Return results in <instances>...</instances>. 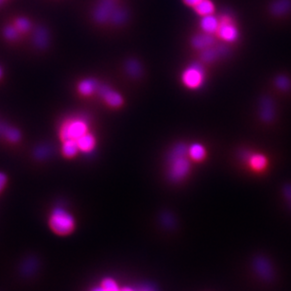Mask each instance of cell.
<instances>
[{
    "instance_id": "obj_1",
    "label": "cell",
    "mask_w": 291,
    "mask_h": 291,
    "mask_svg": "<svg viewBox=\"0 0 291 291\" xmlns=\"http://www.w3.org/2000/svg\"><path fill=\"white\" fill-rule=\"evenodd\" d=\"M193 162L187 153L185 144H177L170 152L168 159V176L173 182L185 180L192 171Z\"/></svg>"
},
{
    "instance_id": "obj_2",
    "label": "cell",
    "mask_w": 291,
    "mask_h": 291,
    "mask_svg": "<svg viewBox=\"0 0 291 291\" xmlns=\"http://www.w3.org/2000/svg\"><path fill=\"white\" fill-rule=\"evenodd\" d=\"M91 131L90 123L86 117L75 116L62 122L60 128L61 142L66 140L77 141L82 135Z\"/></svg>"
},
{
    "instance_id": "obj_3",
    "label": "cell",
    "mask_w": 291,
    "mask_h": 291,
    "mask_svg": "<svg viewBox=\"0 0 291 291\" xmlns=\"http://www.w3.org/2000/svg\"><path fill=\"white\" fill-rule=\"evenodd\" d=\"M206 77V69L202 62H194L181 72V84L189 90H199L204 85Z\"/></svg>"
},
{
    "instance_id": "obj_4",
    "label": "cell",
    "mask_w": 291,
    "mask_h": 291,
    "mask_svg": "<svg viewBox=\"0 0 291 291\" xmlns=\"http://www.w3.org/2000/svg\"><path fill=\"white\" fill-rule=\"evenodd\" d=\"M50 226L55 233L59 235H67L74 231L76 222L69 212L57 207L51 213Z\"/></svg>"
},
{
    "instance_id": "obj_5",
    "label": "cell",
    "mask_w": 291,
    "mask_h": 291,
    "mask_svg": "<svg viewBox=\"0 0 291 291\" xmlns=\"http://www.w3.org/2000/svg\"><path fill=\"white\" fill-rule=\"evenodd\" d=\"M238 30L234 22L229 15H223L220 18V26L216 32V37L225 43H234L238 39Z\"/></svg>"
},
{
    "instance_id": "obj_6",
    "label": "cell",
    "mask_w": 291,
    "mask_h": 291,
    "mask_svg": "<svg viewBox=\"0 0 291 291\" xmlns=\"http://www.w3.org/2000/svg\"><path fill=\"white\" fill-rule=\"evenodd\" d=\"M98 95L104 104L112 109H119L125 104V99L122 94L105 84H101Z\"/></svg>"
},
{
    "instance_id": "obj_7",
    "label": "cell",
    "mask_w": 291,
    "mask_h": 291,
    "mask_svg": "<svg viewBox=\"0 0 291 291\" xmlns=\"http://www.w3.org/2000/svg\"><path fill=\"white\" fill-rule=\"evenodd\" d=\"M215 44H216L215 35L207 34L202 31L201 33L194 35L191 39V47L195 51H199V52L211 48L213 46H215Z\"/></svg>"
},
{
    "instance_id": "obj_8",
    "label": "cell",
    "mask_w": 291,
    "mask_h": 291,
    "mask_svg": "<svg viewBox=\"0 0 291 291\" xmlns=\"http://www.w3.org/2000/svg\"><path fill=\"white\" fill-rule=\"evenodd\" d=\"M101 83L94 78H86L80 80L77 85V91L83 98H91L98 94Z\"/></svg>"
},
{
    "instance_id": "obj_9",
    "label": "cell",
    "mask_w": 291,
    "mask_h": 291,
    "mask_svg": "<svg viewBox=\"0 0 291 291\" xmlns=\"http://www.w3.org/2000/svg\"><path fill=\"white\" fill-rule=\"evenodd\" d=\"M243 158L247 161L249 167L253 171L261 172L268 167V159L261 153H250L245 151V153H243Z\"/></svg>"
},
{
    "instance_id": "obj_10",
    "label": "cell",
    "mask_w": 291,
    "mask_h": 291,
    "mask_svg": "<svg viewBox=\"0 0 291 291\" xmlns=\"http://www.w3.org/2000/svg\"><path fill=\"white\" fill-rule=\"evenodd\" d=\"M76 142L79 147L80 153H84V154L92 153L96 150L97 145H98L97 137H96L95 133H93L91 131L85 133L84 135H82Z\"/></svg>"
},
{
    "instance_id": "obj_11",
    "label": "cell",
    "mask_w": 291,
    "mask_h": 291,
    "mask_svg": "<svg viewBox=\"0 0 291 291\" xmlns=\"http://www.w3.org/2000/svg\"><path fill=\"white\" fill-rule=\"evenodd\" d=\"M254 270L262 279L266 281H271L273 278V270L270 261L264 257H257L254 263Z\"/></svg>"
},
{
    "instance_id": "obj_12",
    "label": "cell",
    "mask_w": 291,
    "mask_h": 291,
    "mask_svg": "<svg viewBox=\"0 0 291 291\" xmlns=\"http://www.w3.org/2000/svg\"><path fill=\"white\" fill-rule=\"evenodd\" d=\"M187 153L190 160L194 163H202L207 158V149L206 147L199 143L195 142L187 146Z\"/></svg>"
},
{
    "instance_id": "obj_13",
    "label": "cell",
    "mask_w": 291,
    "mask_h": 291,
    "mask_svg": "<svg viewBox=\"0 0 291 291\" xmlns=\"http://www.w3.org/2000/svg\"><path fill=\"white\" fill-rule=\"evenodd\" d=\"M220 26V18L215 14H210L201 17L200 21V29L202 32L216 35V32Z\"/></svg>"
},
{
    "instance_id": "obj_14",
    "label": "cell",
    "mask_w": 291,
    "mask_h": 291,
    "mask_svg": "<svg viewBox=\"0 0 291 291\" xmlns=\"http://www.w3.org/2000/svg\"><path fill=\"white\" fill-rule=\"evenodd\" d=\"M114 9L113 3L110 1H104L102 2L99 8L96 10L95 12V18L97 21L103 23L108 20L112 15V11Z\"/></svg>"
},
{
    "instance_id": "obj_15",
    "label": "cell",
    "mask_w": 291,
    "mask_h": 291,
    "mask_svg": "<svg viewBox=\"0 0 291 291\" xmlns=\"http://www.w3.org/2000/svg\"><path fill=\"white\" fill-rule=\"evenodd\" d=\"M194 11L199 15V16H206L214 14L216 10V6L212 0H201L200 3H198L194 8Z\"/></svg>"
},
{
    "instance_id": "obj_16",
    "label": "cell",
    "mask_w": 291,
    "mask_h": 291,
    "mask_svg": "<svg viewBox=\"0 0 291 291\" xmlns=\"http://www.w3.org/2000/svg\"><path fill=\"white\" fill-rule=\"evenodd\" d=\"M61 152L62 155L67 159L75 158L80 153L77 142L75 140L63 141L61 146Z\"/></svg>"
},
{
    "instance_id": "obj_17",
    "label": "cell",
    "mask_w": 291,
    "mask_h": 291,
    "mask_svg": "<svg viewBox=\"0 0 291 291\" xmlns=\"http://www.w3.org/2000/svg\"><path fill=\"white\" fill-rule=\"evenodd\" d=\"M261 117L266 122H270L274 117V105L270 98H264L262 100Z\"/></svg>"
},
{
    "instance_id": "obj_18",
    "label": "cell",
    "mask_w": 291,
    "mask_h": 291,
    "mask_svg": "<svg viewBox=\"0 0 291 291\" xmlns=\"http://www.w3.org/2000/svg\"><path fill=\"white\" fill-rule=\"evenodd\" d=\"M291 9V0H276L271 5V12L274 15H284L287 12H289Z\"/></svg>"
},
{
    "instance_id": "obj_19",
    "label": "cell",
    "mask_w": 291,
    "mask_h": 291,
    "mask_svg": "<svg viewBox=\"0 0 291 291\" xmlns=\"http://www.w3.org/2000/svg\"><path fill=\"white\" fill-rule=\"evenodd\" d=\"M201 54V60L202 63H209V62H213L217 60L220 55L221 54V51H219L218 49H216L214 46L206 49L205 51H202L200 52Z\"/></svg>"
},
{
    "instance_id": "obj_20",
    "label": "cell",
    "mask_w": 291,
    "mask_h": 291,
    "mask_svg": "<svg viewBox=\"0 0 291 291\" xmlns=\"http://www.w3.org/2000/svg\"><path fill=\"white\" fill-rule=\"evenodd\" d=\"M5 135V137L10 140V142H17L20 139V132L12 129V128H8V127H4V126H0V133H2Z\"/></svg>"
},
{
    "instance_id": "obj_21",
    "label": "cell",
    "mask_w": 291,
    "mask_h": 291,
    "mask_svg": "<svg viewBox=\"0 0 291 291\" xmlns=\"http://www.w3.org/2000/svg\"><path fill=\"white\" fill-rule=\"evenodd\" d=\"M275 84L280 90H289L291 88V80L286 76H279L275 80Z\"/></svg>"
},
{
    "instance_id": "obj_22",
    "label": "cell",
    "mask_w": 291,
    "mask_h": 291,
    "mask_svg": "<svg viewBox=\"0 0 291 291\" xmlns=\"http://www.w3.org/2000/svg\"><path fill=\"white\" fill-rule=\"evenodd\" d=\"M14 27L19 32H27L30 29V21L26 18H18L15 20Z\"/></svg>"
},
{
    "instance_id": "obj_23",
    "label": "cell",
    "mask_w": 291,
    "mask_h": 291,
    "mask_svg": "<svg viewBox=\"0 0 291 291\" xmlns=\"http://www.w3.org/2000/svg\"><path fill=\"white\" fill-rule=\"evenodd\" d=\"M18 30L15 27L12 26H9L4 30V35L6 38L10 39V40H14L18 37Z\"/></svg>"
},
{
    "instance_id": "obj_24",
    "label": "cell",
    "mask_w": 291,
    "mask_h": 291,
    "mask_svg": "<svg viewBox=\"0 0 291 291\" xmlns=\"http://www.w3.org/2000/svg\"><path fill=\"white\" fill-rule=\"evenodd\" d=\"M201 1V0H182L183 4H185L187 7H190V8H194Z\"/></svg>"
},
{
    "instance_id": "obj_25",
    "label": "cell",
    "mask_w": 291,
    "mask_h": 291,
    "mask_svg": "<svg viewBox=\"0 0 291 291\" xmlns=\"http://www.w3.org/2000/svg\"><path fill=\"white\" fill-rule=\"evenodd\" d=\"M284 193H285V196H286L287 200L290 201V204H291V185H287L284 188Z\"/></svg>"
},
{
    "instance_id": "obj_26",
    "label": "cell",
    "mask_w": 291,
    "mask_h": 291,
    "mask_svg": "<svg viewBox=\"0 0 291 291\" xmlns=\"http://www.w3.org/2000/svg\"><path fill=\"white\" fill-rule=\"evenodd\" d=\"M6 181H7V177L3 173H0V192L4 188Z\"/></svg>"
},
{
    "instance_id": "obj_27",
    "label": "cell",
    "mask_w": 291,
    "mask_h": 291,
    "mask_svg": "<svg viewBox=\"0 0 291 291\" xmlns=\"http://www.w3.org/2000/svg\"><path fill=\"white\" fill-rule=\"evenodd\" d=\"M1 76H2V71L0 69V78H1Z\"/></svg>"
},
{
    "instance_id": "obj_28",
    "label": "cell",
    "mask_w": 291,
    "mask_h": 291,
    "mask_svg": "<svg viewBox=\"0 0 291 291\" xmlns=\"http://www.w3.org/2000/svg\"><path fill=\"white\" fill-rule=\"evenodd\" d=\"M0 1H1V0H0Z\"/></svg>"
}]
</instances>
